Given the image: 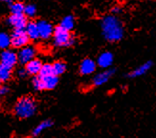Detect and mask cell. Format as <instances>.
<instances>
[{
    "mask_svg": "<svg viewBox=\"0 0 156 138\" xmlns=\"http://www.w3.org/2000/svg\"><path fill=\"white\" fill-rule=\"evenodd\" d=\"M59 26H62V28L68 31H71L74 28V26H75V19H74L72 16H67L62 20Z\"/></svg>",
    "mask_w": 156,
    "mask_h": 138,
    "instance_id": "19",
    "label": "cell"
},
{
    "mask_svg": "<svg viewBox=\"0 0 156 138\" xmlns=\"http://www.w3.org/2000/svg\"><path fill=\"white\" fill-rule=\"evenodd\" d=\"M37 54V50L34 46L26 45L22 48H20L19 52L17 53L18 61L21 64H27L32 60L35 59Z\"/></svg>",
    "mask_w": 156,
    "mask_h": 138,
    "instance_id": "6",
    "label": "cell"
},
{
    "mask_svg": "<svg viewBox=\"0 0 156 138\" xmlns=\"http://www.w3.org/2000/svg\"><path fill=\"white\" fill-rule=\"evenodd\" d=\"M0 1H2V2H5V3H11L12 0H0Z\"/></svg>",
    "mask_w": 156,
    "mask_h": 138,
    "instance_id": "28",
    "label": "cell"
},
{
    "mask_svg": "<svg viewBox=\"0 0 156 138\" xmlns=\"http://www.w3.org/2000/svg\"><path fill=\"white\" fill-rule=\"evenodd\" d=\"M0 87H1V81H0Z\"/></svg>",
    "mask_w": 156,
    "mask_h": 138,
    "instance_id": "29",
    "label": "cell"
},
{
    "mask_svg": "<svg viewBox=\"0 0 156 138\" xmlns=\"http://www.w3.org/2000/svg\"><path fill=\"white\" fill-rule=\"evenodd\" d=\"M9 92V88L6 86H1L0 87V96H4Z\"/></svg>",
    "mask_w": 156,
    "mask_h": 138,
    "instance_id": "26",
    "label": "cell"
},
{
    "mask_svg": "<svg viewBox=\"0 0 156 138\" xmlns=\"http://www.w3.org/2000/svg\"><path fill=\"white\" fill-rule=\"evenodd\" d=\"M53 70H54V74L57 76L62 75L66 70V64L62 60H58L53 64Z\"/></svg>",
    "mask_w": 156,
    "mask_h": 138,
    "instance_id": "20",
    "label": "cell"
},
{
    "mask_svg": "<svg viewBox=\"0 0 156 138\" xmlns=\"http://www.w3.org/2000/svg\"><path fill=\"white\" fill-rule=\"evenodd\" d=\"M25 5L21 2H15L11 5V13L12 15H22L24 13Z\"/></svg>",
    "mask_w": 156,
    "mask_h": 138,
    "instance_id": "21",
    "label": "cell"
},
{
    "mask_svg": "<svg viewBox=\"0 0 156 138\" xmlns=\"http://www.w3.org/2000/svg\"><path fill=\"white\" fill-rule=\"evenodd\" d=\"M32 85H33V87L35 88L36 90H43L42 81H41V78L39 77V75H37L33 78Z\"/></svg>",
    "mask_w": 156,
    "mask_h": 138,
    "instance_id": "24",
    "label": "cell"
},
{
    "mask_svg": "<svg viewBox=\"0 0 156 138\" xmlns=\"http://www.w3.org/2000/svg\"><path fill=\"white\" fill-rule=\"evenodd\" d=\"M37 110V103L31 96H24L18 99L13 107V112L20 119L30 118Z\"/></svg>",
    "mask_w": 156,
    "mask_h": 138,
    "instance_id": "2",
    "label": "cell"
},
{
    "mask_svg": "<svg viewBox=\"0 0 156 138\" xmlns=\"http://www.w3.org/2000/svg\"><path fill=\"white\" fill-rule=\"evenodd\" d=\"M114 61V56L111 52H103L100 56L98 57L97 60V64L99 67L103 68V69H108L110 68L113 64Z\"/></svg>",
    "mask_w": 156,
    "mask_h": 138,
    "instance_id": "11",
    "label": "cell"
},
{
    "mask_svg": "<svg viewBox=\"0 0 156 138\" xmlns=\"http://www.w3.org/2000/svg\"><path fill=\"white\" fill-rule=\"evenodd\" d=\"M42 81V86H43V90H52V89L55 88L58 84V76L52 74L49 76H44V77H41Z\"/></svg>",
    "mask_w": 156,
    "mask_h": 138,
    "instance_id": "13",
    "label": "cell"
},
{
    "mask_svg": "<svg viewBox=\"0 0 156 138\" xmlns=\"http://www.w3.org/2000/svg\"><path fill=\"white\" fill-rule=\"evenodd\" d=\"M29 37L25 29H15L11 34L12 46L13 48H22L29 43Z\"/></svg>",
    "mask_w": 156,
    "mask_h": 138,
    "instance_id": "4",
    "label": "cell"
},
{
    "mask_svg": "<svg viewBox=\"0 0 156 138\" xmlns=\"http://www.w3.org/2000/svg\"><path fill=\"white\" fill-rule=\"evenodd\" d=\"M115 74L114 68L104 69L103 71L97 73L92 79V85L93 86H101L109 81Z\"/></svg>",
    "mask_w": 156,
    "mask_h": 138,
    "instance_id": "5",
    "label": "cell"
},
{
    "mask_svg": "<svg viewBox=\"0 0 156 138\" xmlns=\"http://www.w3.org/2000/svg\"><path fill=\"white\" fill-rule=\"evenodd\" d=\"M37 13V8L35 5L33 4H29L25 6V10H24V15L27 17H34Z\"/></svg>",
    "mask_w": 156,
    "mask_h": 138,
    "instance_id": "23",
    "label": "cell"
},
{
    "mask_svg": "<svg viewBox=\"0 0 156 138\" xmlns=\"http://www.w3.org/2000/svg\"><path fill=\"white\" fill-rule=\"evenodd\" d=\"M37 26H38V31H39V38L42 39H48L50 38L53 34H54V29L51 23L45 21V20H39L37 21Z\"/></svg>",
    "mask_w": 156,
    "mask_h": 138,
    "instance_id": "10",
    "label": "cell"
},
{
    "mask_svg": "<svg viewBox=\"0 0 156 138\" xmlns=\"http://www.w3.org/2000/svg\"><path fill=\"white\" fill-rule=\"evenodd\" d=\"M12 45L11 41V36H9L8 34L1 32L0 33V49L6 50L8 49V47Z\"/></svg>",
    "mask_w": 156,
    "mask_h": 138,
    "instance_id": "17",
    "label": "cell"
},
{
    "mask_svg": "<svg viewBox=\"0 0 156 138\" xmlns=\"http://www.w3.org/2000/svg\"><path fill=\"white\" fill-rule=\"evenodd\" d=\"M12 77V68L5 66L4 64H0V81L7 82Z\"/></svg>",
    "mask_w": 156,
    "mask_h": 138,
    "instance_id": "18",
    "label": "cell"
},
{
    "mask_svg": "<svg viewBox=\"0 0 156 138\" xmlns=\"http://www.w3.org/2000/svg\"><path fill=\"white\" fill-rule=\"evenodd\" d=\"M54 43L58 47H69L75 43V38L70 34V31L58 26L54 30Z\"/></svg>",
    "mask_w": 156,
    "mask_h": 138,
    "instance_id": "3",
    "label": "cell"
},
{
    "mask_svg": "<svg viewBox=\"0 0 156 138\" xmlns=\"http://www.w3.org/2000/svg\"><path fill=\"white\" fill-rule=\"evenodd\" d=\"M0 60H1L2 64L12 69L16 66V64L18 63V57H17V54L16 52L6 49L1 53Z\"/></svg>",
    "mask_w": 156,
    "mask_h": 138,
    "instance_id": "7",
    "label": "cell"
},
{
    "mask_svg": "<svg viewBox=\"0 0 156 138\" xmlns=\"http://www.w3.org/2000/svg\"><path fill=\"white\" fill-rule=\"evenodd\" d=\"M111 12H112V13H114V15H118V13H121V8L120 7H114V8H112Z\"/></svg>",
    "mask_w": 156,
    "mask_h": 138,
    "instance_id": "27",
    "label": "cell"
},
{
    "mask_svg": "<svg viewBox=\"0 0 156 138\" xmlns=\"http://www.w3.org/2000/svg\"><path fill=\"white\" fill-rule=\"evenodd\" d=\"M151 67H152V61H151V60L146 61V63H144L143 64L139 65L136 68H134L131 72L128 73L127 74V77L130 78V79L141 77V76L147 74L148 71H150L151 69Z\"/></svg>",
    "mask_w": 156,
    "mask_h": 138,
    "instance_id": "12",
    "label": "cell"
},
{
    "mask_svg": "<svg viewBox=\"0 0 156 138\" xmlns=\"http://www.w3.org/2000/svg\"><path fill=\"white\" fill-rule=\"evenodd\" d=\"M53 125H54V122L51 119H46V120L41 121L37 126H36L35 128L33 129V130H32V136L33 137H37V136L40 135L47 129L52 128Z\"/></svg>",
    "mask_w": 156,
    "mask_h": 138,
    "instance_id": "15",
    "label": "cell"
},
{
    "mask_svg": "<svg viewBox=\"0 0 156 138\" xmlns=\"http://www.w3.org/2000/svg\"><path fill=\"white\" fill-rule=\"evenodd\" d=\"M97 64L96 61L93 60L92 59H84L83 61L80 63V67H79V71L80 73V75L83 76H89L92 75L93 73H95L97 69Z\"/></svg>",
    "mask_w": 156,
    "mask_h": 138,
    "instance_id": "8",
    "label": "cell"
},
{
    "mask_svg": "<svg viewBox=\"0 0 156 138\" xmlns=\"http://www.w3.org/2000/svg\"><path fill=\"white\" fill-rule=\"evenodd\" d=\"M17 74H18L19 77H21V78H25L26 76L28 75V72L26 71V69H25V68H23V69H19L18 72H17Z\"/></svg>",
    "mask_w": 156,
    "mask_h": 138,
    "instance_id": "25",
    "label": "cell"
},
{
    "mask_svg": "<svg viewBox=\"0 0 156 138\" xmlns=\"http://www.w3.org/2000/svg\"><path fill=\"white\" fill-rule=\"evenodd\" d=\"M42 65H43L42 63L38 59H34L31 61H29L27 64H25V69L29 75L37 76L39 74L40 70H41Z\"/></svg>",
    "mask_w": 156,
    "mask_h": 138,
    "instance_id": "14",
    "label": "cell"
},
{
    "mask_svg": "<svg viewBox=\"0 0 156 138\" xmlns=\"http://www.w3.org/2000/svg\"><path fill=\"white\" fill-rule=\"evenodd\" d=\"M25 31L28 34V37L30 39L32 40H37L39 38V31H38V26H37V22H34V21H30L27 24Z\"/></svg>",
    "mask_w": 156,
    "mask_h": 138,
    "instance_id": "16",
    "label": "cell"
},
{
    "mask_svg": "<svg viewBox=\"0 0 156 138\" xmlns=\"http://www.w3.org/2000/svg\"><path fill=\"white\" fill-rule=\"evenodd\" d=\"M8 23L13 27L15 29H25L27 24V16L22 13V15H12L8 18Z\"/></svg>",
    "mask_w": 156,
    "mask_h": 138,
    "instance_id": "9",
    "label": "cell"
},
{
    "mask_svg": "<svg viewBox=\"0 0 156 138\" xmlns=\"http://www.w3.org/2000/svg\"><path fill=\"white\" fill-rule=\"evenodd\" d=\"M101 32L104 38L109 42H117L124 37V26L115 16H106L101 20Z\"/></svg>",
    "mask_w": 156,
    "mask_h": 138,
    "instance_id": "1",
    "label": "cell"
},
{
    "mask_svg": "<svg viewBox=\"0 0 156 138\" xmlns=\"http://www.w3.org/2000/svg\"><path fill=\"white\" fill-rule=\"evenodd\" d=\"M54 74V70H53V64H44L41 67V70L39 72V76L41 77H44V76H49Z\"/></svg>",
    "mask_w": 156,
    "mask_h": 138,
    "instance_id": "22",
    "label": "cell"
}]
</instances>
